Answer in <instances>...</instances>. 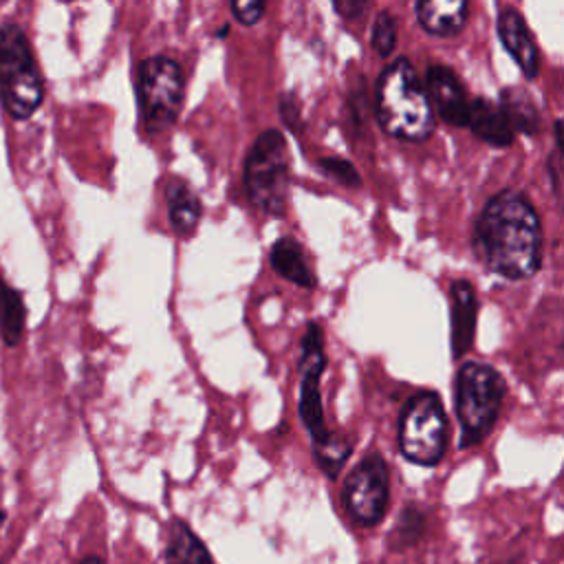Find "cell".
<instances>
[{
	"mask_svg": "<svg viewBox=\"0 0 564 564\" xmlns=\"http://www.w3.org/2000/svg\"><path fill=\"white\" fill-rule=\"evenodd\" d=\"M467 0H416V20L430 35H456L467 22Z\"/></svg>",
	"mask_w": 564,
	"mask_h": 564,
	"instance_id": "obj_13",
	"label": "cell"
},
{
	"mask_svg": "<svg viewBox=\"0 0 564 564\" xmlns=\"http://www.w3.org/2000/svg\"><path fill=\"white\" fill-rule=\"evenodd\" d=\"M264 7H267V0H231L234 18L247 26L260 22V18L264 15Z\"/></svg>",
	"mask_w": 564,
	"mask_h": 564,
	"instance_id": "obj_24",
	"label": "cell"
},
{
	"mask_svg": "<svg viewBox=\"0 0 564 564\" xmlns=\"http://www.w3.org/2000/svg\"><path fill=\"white\" fill-rule=\"evenodd\" d=\"M183 93V70L174 59L154 55L139 64L137 97L139 112L148 130H163L176 121Z\"/></svg>",
	"mask_w": 564,
	"mask_h": 564,
	"instance_id": "obj_7",
	"label": "cell"
},
{
	"mask_svg": "<svg viewBox=\"0 0 564 564\" xmlns=\"http://www.w3.org/2000/svg\"><path fill=\"white\" fill-rule=\"evenodd\" d=\"M366 4L368 0H333V7L337 9V13L348 22L359 20L366 11Z\"/></svg>",
	"mask_w": 564,
	"mask_h": 564,
	"instance_id": "obj_25",
	"label": "cell"
},
{
	"mask_svg": "<svg viewBox=\"0 0 564 564\" xmlns=\"http://www.w3.org/2000/svg\"><path fill=\"white\" fill-rule=\"evenodd\" d=\"M502 375L485 361H465L454 381V410L460 425V447H474L491 432L505 399Z\"/></svg>",
	"mask_w": 564,
	"mask_h": 564,
	"instance_id": "obj_4",
	"label": "cell"
},
{
	"mask_svg": "<svg viewBox=\"0 0 564 564\" xmlns=\"http://www.w3.org/2000/svg\"><path fill=\"white\" fill-rule=\"evenodd\" d=\"M348 454H350V443H348L346 438L337 436V434H335L328 443H324L322 447H315V449H313V456H315L319 469H322L328 478H333V480L337 478V474H339L341 465L346 463Z\"/></svg>",
	"mask_w": 564,
	"mask_h": 564,
	"instance_id": "obj_20",
	"label": "cell"
},
{
	"mask_svg": "<svg viewBox=\"0 0 564 564\" xmlns=\"http://www.w3.org/2000/svg\"><path fill=\"white\" fill-rule=\"evenodd\" d=\"M425 93L432 104V110L441 115V119L449 126H467L469 97L449 66L432 64L425 73Z\"/></svg>",
	"mask_w": 564,
	"mask_h": 564,
	"instance_id": "obj_10",
	"label": "cell"
},
{
	"mask_svg": "<svg viewBox=\"0 0 564 564\" xmlns=\"http://www.w3.org/2000/svg\"><path fill=\"white\" fill-rule=\"evenodd\" d=\"M289 145L280 130H264L245 159V189L264 214L282 216L289 200Z\"/></svg>",
	"mask_w": 564,
	"mask_h": 564,
	"instance_id": "obj_5",
	"label": "cell"
},
{
	"mask_svg": "<svg viewBox=\"0 0 564 564\" xmlns=\"http://www.w3.org/2000/svg\"><path fill=\"white\" fill-rule=\"evenodd\" d=\"M498 37L507 53L516 59L524 77L533 79L540 68V53L524 18L516 9H502L498 15Z\"/></svg>",
	"mask_w": 564,
	"mask_h": 564,
	"instance_id": "obj_12",
	"label": "cell"
},
{
	"mask_svg": "<svg viewBox=\"0 0 564 564\" xmlns=\"http://www.w3.org/2000/svg\"><path fill=\"white\" fill-rule=\"evenodd\" d=\"M79 564H101V560H99V557H86V560H82Z\"/></svg>",
	"mask_w": 564,
	"mask_h": 564,
	"instance_id": "obj_26",
	"label": "cell"
},
{
	"mask_svg": "<svg viewBox=\"0 0 564 564\" xmlns=\"http://www.w3.org/2000/svg\"><path fill=\"white\" fill-rule=\"evenodd\" d=\"M165 200H167V216L172 231L187 238L198 227L203 216V205L196 192L178 176L170 178L165 185Z\"/></svg>",
	"mask_w": 564,
	"mask_h": 564,
	"instance_id": "obj_15",
	"label": "cell"
},
{
	"mask_svg": "<svg viewBox=\"0 0 564 564\" xmlns=\"http://www.w3.org/2000/svg\"><path fill=\"white\" fill-rule=\"evenodd\" d=\"M44 99V79L24 29L0 24V101L15 121L31 119Z\"/></svg>",
	"mask_w": 564,
	"mask_h": 564,
	"instance_id": "obj_3",
	"label": "cell"
},
{
	"mask_svg": "<svg viewBox=\"0 0 564 564\" xmlns=\"http://www.w3.org/2000/svg\"><path fill=\"white\" fill-rule=\"evenodd\" d=\"M474 249L494 273L531 278L542 264V225L531 200L513 189L489 198L474 225Z\"/></svg>",
	"mask_w": 564,
	"mask_h": 564,
	"instance_id": "obj_1",
	"label": "cell"
},
{
	"mask_svg": "<svg viewBox=\"0 0 564 564\" xmlns=\"http://www.w3.org/2000/svg\"><path fill=\"white\" fill-rule=\"evenodd\" d=\"M370 44L377 51V55L388 57L397 46V22L388 11L377 13L370 31Z\"/></svg>",
	"mask_w": 564,
	"mask_h": 564,
	"instance_id": "obj_21",
	"label": "cell"
},
{
	"mask_svg": "<svg viewBox=\"0 0 564 564\" xmlns=\"http://www.w3.org/2000/svg\"><path fill=\"white\" fill-rule=\"evenodd\" d=\"M449 423L441 397L434 390L414 392L399 416V449L421 467H434L445 456Z\"/></svg>",
	"mask_w": 564,
	"mask_h": 564,
	"instance_id": "obj_6",
	"label": "cell"
},
{
	"mask_svg": "<svg viewBox=\"0 0 564 564\" xmlns=\"http://www.w3.org/2000/svg\"><path fill=\"white\" fill-rule=\"evenodd\" d=\"M467 126L489 145L509 148L513 143V128L509 126L502 108L485 97H476L474 101H469Z\"/></svg>",
	"mask_w": 564,
	"mask_h": 564,
	"instance_id": "obj_14",
	"label": "cell"
},
{
	"mask_svg": "<svg viewBox=\"0 0 564 564\" xmlns=\"http://www.w3.org/2000/svg\"><path fill=\"white\" fill-rule=\"evenodd\" d=\"M319 167L324 174H328L330 178H335L337 183L346 185V187H359L361 185V178H359V172L355 170V165L346 159H339V156H324L319 159Z\"/></svg>",
	"mask_w": 564,
	"mask_h": 564,
	"instance_id": "obj_22",
	"label": "cell"
},
{
	"mask_svg": "<svg viewBox=\"0 0 564 564\" xmlns=\"http://www.w3.org/2000/svg\"><path fill=\"white\" fill-rule=\"evenodd\" d=\"M300 401L297 412L304 427L311 434L313 449L328 443L335 434L328 432L322 397H319V379L326 368V352H324V330L317 322H308L306 333L300 341Z\"/></svg>",
	"mask_w": 564,
	"mask_h": 564,
	"instance_id": "obj_9",
	"label": "cell"
},
{
	"mask_svg": "<svg viewBox=\"0 0 564 564\" xmlns=\"http://www.w3.org/2000/svg\"><path fill=\"white\" fill-rule=\"evenodd\" d=\"M381 130L401 141H425L434 130V110L414 66L399 57L388 64L375 88Z\"/></svg>",
	"mask_w": 564,
	"mask_h": 564,
	"instance_id": "obj_2",
	"label": "cell"
},
{
	"mask_svg": "<svg viewBox=\"0 0 564 564\" xmlns=\"http://www.w3.org/2000/svg\"><path fill=\"white\" fill-rule=\"evenodd\" d=\"M478 297L469 280H454L449 284V339L452 357L460 359L471 350L476 335Z\"/></svg>",
	"mask_w": 564,
	"mask_h": 564,
	"instance_id": "obj_11",
	"label": "cell"
},
{
	"mask_svg": "<svg viewBox=\"0 0 564 564\" xmlns=\"http://www.w3.org/2000/svg\"><path fill=\"white\" fill-rule=\"evenodd\" d=\"M24 302L22 295L0 278V335L7 346H18L24 335Z\"/></svg>",
	"mask_w": 564,
	"mask_h": 564,
	"instance_id": "obj_18",
	"label": "cell"
},
{
	"mask_svg": "<svg viewBox=\"0 0 564 564\" xmlns=\"http://www.w3.org/2000/svg\"><path fill=\"white\" fill-rule=\"evenodd\" d=\"M341 502L348 518L359 527H375L383 520L390 502V471L381 454H366L346 476Z\"/></svg>",
	"mask_w": 564,
	"mask_h": 564,
	"instance_id": "obj_8",
	"label": "cell"
},
{
	"mask_svg": "<svg viewBox=\"0 0 564 564\" xmlns=\"http://www.w3.org/2000/svg\"><path fill=\"white\" fill-rule=\"evenodd\" d=\"M502 112L511 128H518L524 134L540 132V115H538L531 97L522 88H505L502 90Z\"/></svg>",
	"mask_w": 564,
	"mask_h": 564,
	"instance_id": "obj_19",
	"label": "cell"
},
{
	"mask_svg": "<svg viewBox=\"0 0 564 564\" xmlns=\"http://www.w3.org/2000/svg\"><path fill=\"white\" fill-rule=\"evenodd\" d=\"M269 260H271V267L278 275H282L284 280L297 284V286H304V289H315V275L311 273V267L304 258V251L302 247L284 236L280 240L273 242L271 247V253H269Z\"/></svg>",
	"mask_w": 564,
	"mask_h": 564,
	"instance_id": "obj_16",
	"label": "cell"
},
{
	"mask_svg": "<svg viewBox=\"0 0 564 564\" xmlns=\"http://www.w3.org/2000/svg\"><path fill=\"white\" fill-rule=\"evenodd\" d=\"M423 516L421 511H416L414 507H408L401 516H399V522H397V529H394V540H399V546H408L412 542L419 540L421 531H423Z\"/></svg>",
	"mask_w": 564,
	"mask_h": 564,
	"instance_id": "obj_23",
	"label": "cell"
},
{
	"mask_svg": "<svg viewBox=\"0 0 564 564\" xmlns=\"http://www.w3.org/2000/svg\"><path fill=\"white\" fill-rule=\"evenodd\" d=\"M163 557L165 564H214L200 538L183 520L170 522Z\"/></svg>",
	"mask_w": 564,
	"mask_h": 564,
	"instance_id": "obj_17",
	"label": "cell"
}]
</instances>
